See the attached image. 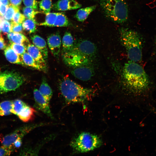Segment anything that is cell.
<instances>
[{
    "instance_id": "17",
    "label": "cell",
    "mask_w": 156,
    "mask_h": 156,
    "mask_svg": "<svg viewBox=\"0 0 156 156\" xmlns=\"http://www.w3.org/2000/svg\"><path fill=\"white\" fill-rule=\"evenodd\" d=\"M7 37L11 43L23 44L25 45H28L29 43L27 38L24 35L20 33L10 32L8 34Z\"/></svg>"
},
{
    "instance_id": "32",
    "label": "cell",
    "mask_w": 156,
    "mask_h": 156,
    "mask_svg": "<svg viewBox=\"0 0 156 156\" xmlns=\"http://www.w3.org/2000/svg\"><path fill=\"white\" fill-rule=\"evenodd\" d=\"M1 31L4 34H8L11 32V23L7 20H3L1 22Z\"/></svg>"
},
{
    "instance_id": "29",
    "label": "cell",
    "mask_w": 156,
    "mask_h": 156,
    "mask_svg": "<svg viewBox=\"0 0 156 156\" xmlns=\"http://www.w3.org/2000/svg\"><path fill=\"white\" fill-rule=\"evenodd\" d=\"M10 47L19 55H21L27 50V46L23 44L11 43Z\"/></svg>"
},
{
    "instance_id": "6",
    "label": "cell",
    "mask_w": 156,
    "mask_h": 156,
    "mask_svg": "<svg viewBox=\"0 0 156 156\" xmlns=\"http://www.w3.org/2000/svg\"><path fill=\"white\" fill-rule=\"evenodd\" d=\"M102 144V140L98 135L84 132L80 133L73 140L70 145L76 151L84 153L98 148Z\"/></svg>"
},
{
    "instance_id": "40",
    "label": "cell",
    "mask_w": 156,
    "mask_h": 156,
    "mask_svg": "<svg viewBox=\"0 0 156 156\" xmlns=\"http://www.w3.org/2000/svg\"><path fill=\"white\" fill-rule=\"evenodd\" d=\"M153 46L154 47L153 54L155 55L156 54V34L154 40Z\"/></svg>"
},
{
    "instance_id": "23",
    "label": "cell",
    "mask_w": 156,
    "mask_h": 156,
    "mask_svg": "<svg viewBox=\"0 0 156 156\" xmlns=\"http://www.w3.org/2000/svg\"><path fill=\"white\" fill-rule=\"evenodd\" d=\"M12 101H4L0 103V116H7L11 114Z\"/></svg>"
},
{
    "instance_id": "24",
    "label": "cell",
    "mask_w": 156,
    "mask_h": 156,
    "mask_svg": "<svg viewBox=\"0 0 156 156\" xmlns=\"http://www.w3.org/2000/svg\"><path fill=\"white\" fill-rule=\"evenodd\" d=\"M37 24L33 20L27 18L23 21L22 25L23 30L29 33H32L36 31V25Z\"/></svg>"
},
{
    "instance_id": "18",
    "label": "cell",
    "mask_w": 156,
    "mask_h": 156,
    "mask_svg": "<svg viewBox=\"0 0 156 156\" xmlns=\"http://www.w3.org/2000/svg\"><path fill=\"white\" fill-rule=\"evenodd\" d=\"M75 40L71 33L66 32L62 39V53L67 52L73 47Z\"/></svg>"
},
{
    "instance_id": "3",
    "label": "cell",
    "mask_w": 156,
    "mask_h": 156,
    "mask_svg": "<svg viewBox=\"0 0 156 156\" xmlns=\"http://www.w3.org/2000/svg\"><path fill=\"white\" fill-rule=\"evenodd\" d=\"M59 87L63 97L68 103L83 102L89 100L94 92L92 89L84 88L67 76L60 80Z\"/></svg>"
},
{
    "instance_id": "27",
    "label": "cell",
    "mask_w": 156,
    "mask_h": 156,
    "mask_svg": "<svg viewBox=\"0 0 156 156\" xmlns=\"http://www.w3.org/2000/svg\"><path fill=\"white\" fill-rule=\"evenodd\" d=\"M23 12L25 17L32 19L37 23L35 18L36 15L40 13L39 12L35 11V9L32 8L25 7L23 8Z\"/></svg>"
},
{
    "instance_id": "22",
    "label": "cell",
    "mask_w": 156,
    "mask_h": 156,
    "mask_svg": "<svg viewBox=\"0 0 156 156\" xmlns=\"http://www.w3.org/2000/svg\"><path fill=\"white\" fill-rule=\"evenodd\" d=\"M71 25L70 22L64 13L58 12L56 20L53 27H68Z\"/></svg>"
},
{
    "instance_id": "28",
    "label": "cell",
    "mask_w": 156,
    "mask_h": 156,
    "mask_svg": "<svg viewBox=\"0 0 156 156\" xmlns=\"http://www.w3.org/2000/svg\"><path fill=\"white\" fill-rule=\"evenodd\" d=\"M19 7L14 6L10 4L8 7L4 15V18L7 20H12L14 14L19 11Z\"/></svg>"
},
{
    "instance_id": "25",
    "label": "cell",
    "mask_w": 156,
    "mask_h": 156,
    "mask_svg": "<svg viewBox=\"0 0 156 156\" xmlns=\"http://www.w3.org/2000/svg\"><path fill=\"white\" fill-rule=\"evenodd\" d=\"M58 12L48 13L46 14L45 21L39 25L48 27H53L57 18Z\"/></svg>"
},
{
    "instance_id": "1",
    "label": "cell",
    "mask_w": 156,
    "mask_h": 156,
    "mask_svg": "<svg viewBox=\"0 0 156 156\" xmlns=\"http://www.w3.org/2000/svg\"><path fill=\"white\" fill-rule=\"evenodd\" d=\"M122 78L125 88L135 94H141L149 89L150 81L142 66L136 62L129 60L123 67Z\"/></svg>"
},
{
    "instance_id": "34",
    "label": "cell",
    "mask_w": 156,
    "mask_h": 156,
    "mask_svg": "<svg viewBox=\"0 0 156 156\" xmlns=\"http://www.w3.org/2000/svg\"><path fill=\"white\" fill-rule=\"evenodd\" d=\"M11 32L14 33H21L23 30L22 23H16L11 21Z\"/></svg>"
},
{
    "instance_id": "9",
    "label": "cell",
    "mask_w": 156,
    "mask_h": 156,
    "mask_svg": "<svg viewBox=\"0 0 156 156\" xmlns=\"http://www.w3.org/2000/svg\"><path fill=\"white\" fill-rule=\"evenodd\" d=\"M32 128L31 126H25L16 129L13 132L3 137L0 139L2 145L9 146L12 145L17 140L22 139Z\"/></svg>"
},
{
    "instance_id": "16",
    "label": "cell",
    "mask_w": 156,
    "mask_h": 156,
    "mask_svg": "<svg viewBox=\"0 0 156 156\" xmlns=\"http://www.w3.org/2000/svg\"><path fill=\"white\" fill-rule=\"evenodd\" d=\"M4 54L7 60L12 63L24 65L19 55L16 53L10 46L4 49Z\"/></svg>"
},
{
    "instance_id": "7",
    "label": "cell",
    "mask_w": 156,
    "mask_h": 156,
    "mask_svg": "<svg viewBox=\"0 0 156 156\" xmlns=\"http://www.w3.org/2000/svg\"><path fill=\"white\" fill-rule=\"evenodd\" d=\"M20 73L14 71H5L0 73V94L15 90L25 81Z\"/></svg>"
},
{
    "instance_id": "4",
    "label": "cell",
    "mask_w": 156,
    "mask_h": 156,
    "mask_svg": "<svg viewBox=\"0 0 156 156\" xmlns=\"http://www.w3.org/2000/svg\"><path fill=\"white\" fill-rule=\"evenodd\" d=\"M120 41L126 51L130 60L140 62L142 57L143 40L136 31L122 28L119 30Z\"/></svg>"
},
{
    "instance_id": "42",
    "label": "cell",
    "mask_w": 156,
    "mask_h": 156,
    "mask_svg": "<svg viewBox=\"0 0 156 156\" xmlns=\"http://www.w3.org/2000/svg\"><path fill=\"white\" fill-rule=\"evenodd\" d=\"M1 19L0 18V34L1 31Z\"/></svg>"
},
{
    "instance_id": "20",
    "label": "cell",
    "mask_w": 156,
    "mask_h": 156,
    "mask_svg": "<svg viewBox=\"0 0 156 156\" xmlns=\"http://www.w3.org/2000/svg\"><path fill=\"white\" fill-rule=\"evenodd\" d=\"M21 56L24 65L38 70L45 71L44 69L38 64L27 52H26Z\"/></svg>"
},
{
    "instance_id": "10",
    "label": "cell",
    "mask_w": 156,
    "mask_h": 156,
    "mask_svg": "<svg viewBox=\"0 0 156 156\" xmlns=\"http://www.w3.org/2000/svg\"><path fill=\"white\" fill-rule=\"evenodd\" d=\"M90 63L72 68L71 74L80 80L86 81L90 80L94 74V70Z\"/></svg>"
},
{
    "instance_id": "11",
    "label": "cell",
    "mask_w": 156,
    "mask_h": 156,
    "mask_svg": "<svg viewBox=\"0 0 156 156\" xmlns=\"http://www.w3.org/2000/svg\"><path fill=\"white\" fill-rule=\"evenodd\" d=\"M33 95L37 108L48 116L52 118V115L50 109L49 102L44 98L37 89L34 90Z\"/></svg>"
},
{
    "instance_id": "35",
    "label": "cell",
    "mask_w": 156,
    "mask_h": 156,
    "mask_svg": "<svg viewBox=\"0 0 156 156\" xmlns=\"http://www.w3.org/2000/svg\"><path fill=\"white\" fill-rule=\"evenodd\" d=\"M8 6L0 3V16H3L5 14Z\"/></svg>"
},
{
    "instance_id": "30",
    "label": "cell",
    "mask_w": 156,
    "mask_h": 156,
    "mask_svg": "<svg viewBox=\"0 0 156 156\" xmlns=\"http://www.w3.org/2000/svg\"><path fill=\"white\" fill-rule=\"evenodd\" d=\"M14 147L12 145L7 146L2 145L0 146V156H9L14 151Z\"/></svg>"
},
{
    "instance_id": "21",
    "label": "cell",
    "mask_w": 156,
    "mask_h": 156,
    "mask_svg": "<svg viewBox=\"0 0 156 156\" xmlns=\"http://www.w3.org/2000/svg\"><path fill=\"white\" fill-rule=\"evenodd\" d=\"M96 5L82 8L79 9L75 15V18L80 22H83L88 18L89 15L96 9Z\"/></svg>"
},
{
    "instance_id": "2",
    "label": "cell",
    "mask_w": 156,
    "mask_h": 156,
    "mask_svg": "<svg viewBox=\"0 0 156 156\" xmlns=\"http://www.w3.org/2000/svg\"><path fill=\"white\" fill-rule=\"evenodd\" d=\"M96 52V47L94 43L87 40L80 39L75 41L73 48L62 53V57L67 64L75 66L91 61Z\"/></svg>"
},
{
    "instance_id": "33",
    "label": "cell",
    "mask_w": 156,
    "mask_h": 156,
    "mask_svg": "<svg viewBox=\"0 0 156 156\" xmlns=\"http://www.w3.org/2000/svg\"><path fill=\"white\" fill-rule=\"evenodd\" d=\"M24 5L27 7L30 8L35 10H37L38 8V3L36 0H23Z\"/></svg>"
},
{
    "instance_id": "14",
    "label": "cell",
    "mask_w": 156,
    "mask_h": 156,
    "mask_svg": "<svg viewBox=\"0 0 156 156\" xmlns=\"http://www.w3.org/2000/svg\"><path fill=\"white\" fill-rule=\"evenodd\" d=\"M27 51L35 61L46 71L47 68L46 61L39 50L34 44L29 43L27 47Z\"/></svg>"
},
{
    "instance_id": "15",
    "label": "cell",
    "mask_w": 156,
    "mask_h": 156,
    "mask_svg": "<svg viewBox=\"0 0 156 156\" xmlns=\"http://www.w3.org/2000/svg\"><path fill=\"white\" fill-rule=\"evenodd\" d=\"M31 39L33 44L39 50L45 60L47 61L48 58V51L45 40L37 35H32Z\"/></svg>"
},
{
    "instance_id": "19",
    "label": "cell",
    "mask_w": 156,
    "mask_h": 156,
    "mask_svg": "<svg viewBox=\"0 0 156 156\" xmlns=\"http://www.w3.org/2000/svg\"><path fill=\"white\" fill-rule=\"evenodd\" d=\"M38 90L44 98L49 102L52 96L53 91L44 77L42 79Z\"/></svg>"
},
{
    "instance_id": "13",
    "label": "cell",
    "mask_w": 156,
    "mask_h": 156,
    "mask_svg": "<svg viewBox=\"0 0 156 156\" xmlns=\"http://www.w3.org/2000/svg\"><path fill=\"white\" fill-rule=\"evenodd\" d=\"M81 4L75 0H59L54 3L52 8L59 11H65L80 8Z\"/></svg>"
},
{
    "instance_id": "26",
    "label": "cell",
    "mask_w": 156,
    "mask_h": 156,
    "mask_svg": "<svg viewBox=\"0 0 156 156\" xmlns=\"http://www.w3.org/2000/svg\"><path fill=\"white\" fill-rule=\"evenodd\" d=\"M39 6L40 10L46 14L50 12L52 7L51 0H41L39 2Z\"/></svg>"
},
{
    "instance_id": "36",
    "label": "cell",
    "mask_w": 156,
    "mask_h": 156,
    "mask_svg": "<svg viewBox=\"0 0 156 156\" xmlns=\"http://www.w3.org/2000/svg\"><path fill=\"white\" fill-rule=\"evenodd\" d=\"M9 1L11 4L18 7H19L22 1V0H9Z\"/></svg>"
},
{
    "instance_id": "39",
    "label": "cell",
    "mask_w": 156,
    "mask_h": 156,
    "mask_svg": "<svg viewBox=\"0 0 156 156\" xmlns=\"http://www.w3.org/2000/svg\"><path fill=\"white\" fill-rule=\"evenodd\" d=\"M0 3L7 6L10 4L9 0H0Z\"/></svg>"
},
{
    "instance_id": "37",
    "label": "cell",
    "mask_w": 156,
    "mask_h": 156,
    "mask_svg": "<svg viewBox=\"0 0 156 156\" xmlns=\"http://www.w3.org/2000/svg\"><path fill=\"white\" fill-rule=\"evenodd\" d=\"M6 47V44L4 39L1 36H0V49H4Z\"/></svg>"
},
{
    "instance_id": "31",
    "label": "cell",
    "mask_w": 156,
    "mask_h": 156,
    "mask_svg": "<svg viewBox=\"0 0 156 156\" xmlns=\"http://www.w3.org/2000/svg\"><path fill=\"white\" fill-rule=\"evenodd\" d=\"M25 20V16L19 11L14 14L12 21L16 23H22Z\"/></svg>"
},
{
    "instance_id": "41",
    "label": "cell",
    "mask_w": 156,
    "mask_h": 156,
    "mask_svg": "<svg viewBox=\"0 0 156 156\" xmlns=\"http://www.w3.org/2000/svg\"><path fill=\"white\" fill-rule=\"evenodd\" d=\"M149 109L154 114H156V108L153 107H150Z\"/></svg>"
},
{
    "instance_id": "5",
    "label": "cell",
    "mask_w": 156,
    "mask_h": 156,
    "mask_svg": "<svg viewBox=\"0 0 156 156\" xmlns=\"http://www.w3.org/2000/svg\"><path fill=\"white\" fill-rule=\"evenodd\" d=\"M99 2L105 14L112 21L121 23L127 20L128 8L124 0H99Z\"/></svg>"
},
{
    "instance_id": "12",
    "label": "cell",
    "mask_w": 156,
    "mask_h": 156,
    "mask_svg": "<svg viewBox=\"0 0 156 156\" xmlns=\"http://www.w3.org/2000/svg\"><path fill=\"white\" fill-rule=\"evenodd\" d=\"M47 43L53 55L55 57H58L60 54L62 44L59 34L57 33L49 35L47 38Z\"/></svg>"
},
{
    "instance_id": "8",
    "label": "cell",
    "mask_w": 156,
    "mask_h": 156,
    "mask_svg": "<svg viewBox=\"0 0 156 156\" xmlns=\"http://www.w3.org/2000/svg\"><path fill=\"white\" fill-rule=\"evenodd\" d=\"M11 112L23 121L27 122L33 119L36 111L22 101L16 99L12 101Z\"/></svg>"
},
{
    "instance_id": "38",
    "label": "cell",
    "mask_w": 156,
    "mask_h": 156,
    "mask_svg": "<svg viewBox=\"0 0 156 156\" xmlns=\"http://www.w3.org/2000/svg\"><path fill=\"white\" fill-rule=\"evenodd\" d=\"M22 143V139H19L16 140L13 144L12 145L15 148L20 147Z\"/></svg>"
}]
</instances>
